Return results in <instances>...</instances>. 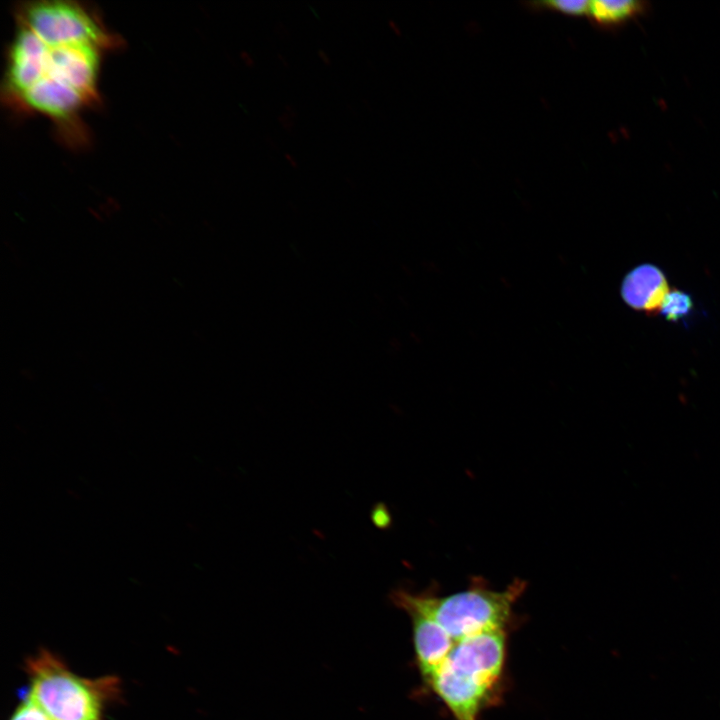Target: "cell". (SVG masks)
<instances>
[{"label": "cell", "mask_w": 720, "mask_h": 720, "mask_svg": "<svg viewBox=\"0 0 720 720\" xmlns=\"http://www.w3.org/2000/svg\"><path fill=\"white\" fill-rule=\"evenodd\" d=\"M318 56L325 65H331V58L323 49L318 50Z\"/></svg>", "instance_id": "cell-14"}, {"label": "cell", "mask_w": 720, "mask_h": 720, "mask_svg": "<svg viewBox=\"0 0 720 720\" xmlns=\"http://www.w3.org/2000/svg\"><path fill=\"white\" fill-rule=\"evenodd\" d=\"M10 720H52L29 696L16 709Z\"/></svg>", "instance_id": "cell-10"}, {"label": "cell", "mask_w": 720, "mask_h": 720, "mask_svg": "<svg viewBox=\"0 0 720 720\" xmlns=\"http://www.w3.org/2000/svg\"><path fill=\"white\" fill-rule=\"evenodd\" d=\"M275 30H276V33L281 37L289 36L288 32H284V30L286 31L287 28L283 25V23H278L275 27Z\"/></svg>", "instance_id": "cell-15"}, {"label": "cell", "mask_w": 720, "mask_h": 720, "mask_svg": "<svg viewBox=\"0 0 720 720\" xmlns=\"http://www.w3.org/2000/svg\"><path fill=\"white\" fill-rule=\"evenodd\" d=\"M693 307V299L688 293L673 288L665 296L659 313L668 321L678 322L687 318Z\"/></svg>", "instance_id": "cell-8"}, {"label": "cell", "mask_w": 720, "mask_h": 720, "mask_svg": "<svg viewBox=\"0 0 720 720\" xmlns=\"http://www.w3.org/2000/svg\"><path fill=\"white\" fill-rule=\"evenodd\" d=\"M240 57H241L242 61L245 63V65L248 66L249 68H253L255 66V60L249 52L242 51L240 53Z\"/></svg>", "instance_id": "cell-13"}, {"label": "cell", "mask_w": 720, "mask_h": 720, "mask_svg": "<svg viewBox=\"0 0 720 720\" xmlns=\"http://www.w3.org/2000/svg\"><path fill=\"white\" fill-rule=\"evenodd\" d=\"M412 621L416 661L426 681L441 665L453 646V639L434 620L415 611H407Z\"/></svg>", "instance_id": "cell-6"}, {"label": "cell", "mask_w": 720, "mask_h": 720, "mask_svg": "<svg viewBox=\"0 0 720 720\" xmlns=\"http://www.w3.org/2000/svg\"><path fill=\"white\" fill-rule=\"evenodd\" d=\"M526 582L515 579L502 591L492 590L481 577H474L469 587L447 596L433 591L413 594L399 589L392 593L401 609L415 611L438 623L452 639L497 629H507L513 606L523 594Z\"/></svg>", "instance_id": "cell-3"}, {"label": "cell", "mask_w": 720, "mask_h": 720, "mask_svg": "<svg viewBox=\"0 0 720 720\" xmlns=\"http://www.w3.org/2000/svg\"><path fill=\"white\" fill-rule=\"evenodd\" d=\"M285 158L293 168H298L297 160L290 153H285Z\"/></svg>", "instance_id": "cell-16"}, {"label": "cell", "mask_w": 720, "mask_h": 720, "mask_svg": "<svg viewBox=\"0 0 720 720\" xmlns=\"http://www.w3.org/2000/svg\"><path fill=\"white\" fill-rule=\"evenodd\" d=\"M29 697L52 720H99L104 703L114 694L112 677L89 680L71 672L48 651L27 663Z\"/></svg>", "instance_id": "cell-4"}, {"label": "cell", "mask_w": 720, "mask_h": 720, "mask_svg": "<svg viewBox=\"0 0 720 720\" xmlns=\"http://www.w3.org/2000/svg\"><path fill=\"white\" fill-rule=\"evenodd\" d=\"M644 9V2L635 0L590 1L588 13L602 25L621 23Z\"/></svg>", "instance_id": "cell-7"}, {"label": "cell", "mask_w": 720, "mask_h": 720, "mask_svg": "<svg viewBox=\"0 0 720 720\" xmlns=\"http://www.w3.org/2000/svg\"><path fill=\"white\" fill-rule=\"evenodd\" d=\"M1 86L3 103L22 115L39 114L71 149L86 147L84 114L100 104L99 76L106 53L119 48L95 8L75 1L17 5Z\"/></svg>", "instance_id": "cell-1"}, {"label": "cell", "mask_w": 720, "mask_h": 720, "mask_svg": "<svg viewBox=\"0 0 720 720\" xmlns=\"http://www.w3.org/2000/svg\"><path fill=\"white\" fill-rule=\"evenodd\" d=\"M670 288L663 271L653 264L631 270L621 286V296L632 309L647 314L659 312Z\"/></svg>", "instance_id": "cell-5"}, {"label": "cell", "mask_w": 720, "mask_h": 720, "mask_svg": "<svg viewBox=\"0 0 720 720\" xmlns=\"http://www.w3.org/2000/svg\"><path fill=\"white\" fill-rule=\"evenodd\" d=\"M297 119V112L290 104H287L278 117L280 125L288 132H292Z\"/></svg>", "instance_id": "cell-11"}, {"label": "cell", "mask_w": 720, "mask_h": 720, "mask_svg": "<svg viewBox=\"0 0 720 720\" xmlns=\"http://www.w3.org/2000/svg\"><path fill=\"white\" fill-rule=\"evenodd\" d=\"M543 7L557 10L561 13L578 16L588 13L590 1H568V0H556L541 2Z\"/></svg>", "instance_id": "cell-9"}, {"label": "cell", "mask_w": 720, "mask_h": 720, "mask_svg": "<svg viewBox=\"0 0 720 720\" xmlns=\"http://www.w3.org/2000/svg\"><path fill=\"white\" fill-rule=\"evenodd\" d=\"M278 59L284 67H288V62L282 54H278Z\"/></svg>", "instance_id": "cell-17"}, {"label": "cell", "mask_w": 720, "mask_h": 720, "mask_svg": "<svg viewBox=\"0 0 720 720\" xmlns=\"http://www.w3.org/2000/svg\"><path fill=\"white\" fill-rule=\"evenodd\" d=\"M386 516H389L387 511H384V507L380 505L375 507L372 519L377 526L384 527L386 526L385 521H389V518H386Z\"/></svg>", "instance_id": "cell-12"}, {"label": "cell", "mask_w": 720, "mask_h": 720, "mask_svg": "<svg viewBox=\"0 0 720 720\" xmlns=\"http://www.w3.org/2000/svg\"><path fill=\"white\" fill-rule=\"evenodd\" d=\"M506 632L497 629L453 639L444 661L424 681L454 720H480L483 709L495 703L504 674Z\"/></svg>", "instance_id": "cell-2"}]
</instances>
